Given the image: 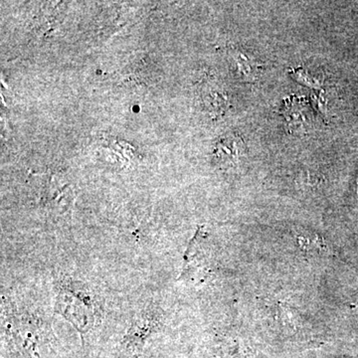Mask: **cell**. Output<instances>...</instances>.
I'll return each mask as SVG.
<instances>
[{"label": "cell", "instance_id": "cell-8", "mask_svg": "<svg viewBox=\"0 0 358 358\" xmlns=\"http://www.w3.org/2000/svg\"><path fill=\"white\" fill-rule=\"evenodd\" d=\"M279 317L282 320V324L286 326H294V317L293 315V310L286 307V306H280L279 307Z\"/></svg>", "mask_w": 358, "mask_h": 358}, {"label": "cell", "instance_id": "cell-2", "mask_svg": "<svg viewBox=\"0 0 358 358\" xmlns=\"http://www.w3.org/2000/svg\"><path fill=\"white\" fill-rule=\"evenodd\" d=\"M157 327L155 317L141 315L124 336L117 348L115 358H138L145 348V341Z\"/></svg>", "mask_w": 358, "mask_h": 358}, {"label": "cell", "instance_id": "cell-3", "mask_svg": "<svg viewBox=\"0 0 358 358\" xmlns=\"http://www.w3.org/2000/svg\"><path fill=\"white\" fill-rule=\"evenodd\" d=\"M245 145L243 141L237 136H224L216 145L215 157L219 166L230 167L236 166L241 157L245 155Z\"/></svg>", "mask_w": 358, "mask_h": 358}, {"label": "cell", "instance_id": "cell-9", "mask_svg": "<svg viewBox=\"0 0 358 358\" xmlns=\"http://www.w3.org/2000/svg\"><path fill=\"white\" fill-rule=\"evenodd\" d=\"M355 310H357V313H358V310H357V308H355Z\"/></svg>", "mask_w": 358, "mask_h": 358}, {"label": "cell", "instance_id": "cell-4", "mask_svg": "<svg viewBox=\"0 0 358 358\" xmlns=\"http://www.w3.org/2000/svg\"><path fill=\"white\" fill-rule=\"evenodd\" d=\"M231 58H232L233 65L236 69L237 74L242 77L244 81H255L260 73V66L256 60L250 57L245 52L239 50L232 51Z\"/></svg>", "mask_w": 358, "mask_h": 358}, {"label": "cell", "instance_id": "cell-5", "mask_svg": "<svg viewBox=\"0 0 358 358\" xmlns=\"http://www.w3.org/2000/svg\"><path fill=\"white\" fill-rule=\"evenodd\" d=\"M284 115L293 129L301 128L307 121L303 103L298 99L287 101L285 103Z\"/></svg>", "mask_w": 358, "mask_h": 358}, {"label": "cell", "instance_id": "cell-6", "mask_svg": "<svg viewBox=\"0 0 358 358\" xmlns=\"http://www.w3.org/2000/svg\"><path fill=\"white\" fill-rule=\"evenodd\" d=\"M299 246L303 251H315L319 253L331 254V250L329 246L319 235H313V236H299Z\"/></svg>", "mask_w": 358, "mask_h": 358}, {"label": "cell", "instance_id": "cell-1", "mask_svg": "<svg viewBox=\"0 0 358 358\" xmlns=\"http://www.w3.org/2000/svg\"><path fill=\"white\" fill-rule=\"evenodd\" d=\"M85 292L76 287H61L58 292L59 313L72 322L80 333H86L94 324L93 303Z\"/></svg>", "mask_w": 358, "mask_h": 358}, {"label": "cell", "instance_id": "cell-7", "mask_svg": "<svg viewBox=\"0 0 358 358\" xmlns=\"http://www.w3.org/2000/svg\"><path fill=\"white\" fill-rule=\"evenodd\" d=\"M291 75L299 83L310 87V88L320 89V86H322L319 80L310 76V75L308 74L303 69H294L291 71Z\"/></svg>", "mask_w": 358, "mask_h": 358}]
</instances>
